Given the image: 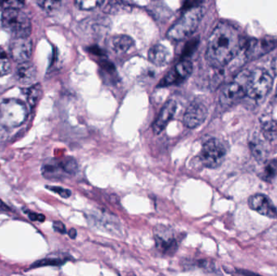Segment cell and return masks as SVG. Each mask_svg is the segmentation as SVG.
I'll list each match as a JSON object with an SVG mask.
<instances>
[{
  "label": "cell",
  "instance_id": "1",
  "mask_svg": "<svg viewBox=\"0 0 277 276\" xmlns=\"http://www.w3.org/2000/svg\"><path fill=\"white\" fill-rule=\"evenodd\" d=\"M239 31L229 22L221 21L214 29L208 39L206 60L213 67L227 65L239 52Z\"/></svg>",
  "mask_w": 277,
  "mask_h": 276
},
{
  "label": "cell",
  "instance_id": "2",
  "mask_svg": "<svg viewBox=\"0 0 277 276\" xmlns=\"http://www.w3.org/2000/svg\"><path fill=\"white\" fill-rule=\"evenodd\" d=\"M204 15L202 7L189 8L169 30L167 37L174 41H182L194 34Z\"/></svg>",
  "mask_w": 277,
  "mask_h": 276
},
{
  "label": "cell",
  "instance_id": "3",
  "mask_svg": "<svg viewBox=\"0 0 277 276\" xmlns=\"http://www.w3.org/2000/svg\"><path fill=\"white\" fill-rule=\"evenodd\" d=\"M1 21L3 27L14 38H29L32 30L30 17L20 8H5Z\"/></svg>",
  "mask_w": 277,
  "mask_h": 276
},
{
  "label": "cell",
  "instance_id": "4",
  "mask_svg": "<svg viewBox=\"0 0 277 276\" xmlns=\"http://www.w3.org/2000/svg\"><path fill=\"white\" fill-rule=\"evenodd\" d=\"M28 118V108L18 99H5L0 103V124L5 128L21 126Z\"/></svg>",
  "mask_w": 277,
  "mask_h": 276
},
{
  "label": "cell",
  "instance_id": "5",
  "mask_svg": "<svg viewBox=\"0 0 277 276\" xmlns=\"http://www.w3.org/2000/svg\"><path fill=\"white\" fill-rule=\"evenodd\" d=\"M272 84L273 79L265 69L256 68L246 77L244 85L245 95L256 100L263 98L269 93Z\"/></svg>",
  "mask_w": 277,
  "mask_h": 276
},
{
  "label": "cell",
  "instance_id": "6",
  "mask_svg": "<svg viewBox=\"0 0 277 276\" xmlns=\"http://www.w3.org/2000/svg\"><path fill=\"white\" fill-rule=\"evenodd\" d=\"M226 156V148L221 141L212 138L203 144L200 158L204 166L209 169L217 168L224 161Z\"/></svg>",
  "mask_w": 277,
  "mask_h": 276
},
{
  "label": "cell",
  "instance_id": "7",
  "mask_svg": "<svg viewBox=\"0 0 277 276\" xmlns=\"http://www.w3.org/2000/svg\"><path fill=\"white\" fill-rule=\"evenodd\" d=\"M78 170L77 163L73 158L64 160H50L42 166V174L47 178H61L65 176L74 175Z\"/></svg>",
  "mask_w": 277,
  "mask_h": 276
},
{
  "label": "cell",
  "instance_id": "8",
  "mask_svg": "<svg viewBox=\"0 0 277 276\" xmlns=\"http://www.w3.org/2000/svg\"><path fill=\"white\" fill-rule=\"evenodd\" d=\"M156 247L159 252L167 256H172L178 251V242L171 229L158 225L154 229Z\"/></svg>",
  "mask_w": 277,
  "mask_h": 276
},
{
  "label": "cell",
  "instance_id": "9",
  "mask_svg": "<svg viewBox=\"0 0 277 276\" xmlns=\"http://www.w3.org/2000/svg\"><path fill=\"white\" fill-rule=\"evenodd\" d=\"M193 71V64L189 60H182L169 71L160 80L159 86L167 87L171 85H179L186 80Z\"/></svg>",
  "mask_w": 277,
  "mask_h": 276
},
{
  "label": "cell",
  "instance_id": "10",
  "mask_svg": "<svg viewBox=\"0 0 277 276\" xmlns=\"http://www.w3.org/2000/svg\"><path fill=\"white\" fill-rule=\"evenodd\" d=\"M207 116V107L203 103L194 101L186 108L183 117V123L187 128L195 129L204 123Z\"/></svg>",
  "mask_w": 277,
  "mask_h": 276
},
{
  "label": "cell",
  "instance_id": "11",
  "mask_svg": "<svg viewBox=\"0 0 277 276\" xmlns=\"http://www.w3.org/2000/svg\"><path fill=\"white\" fill-rule=\"evenodd\" d=\"M32 52L33 42L29 38H14L11 42V56L18 63L30 62Z\"/></svg>",
  "mask_w": 277,
  "mask_h": 276
},
{
  "label": "cell",
  "instance_id": "12",
  "mask_svg": "<svg viewBox=\"0 0 277 276\" xmlns=\"http://www.w3.org/2000/svg\"><path fill=\"white\" fill-rule=\"evenodd\" d=\"M248 204L252 210L257 211L261 215L272 219L277 218L276 208L269 198L264 195L257 194L251 196L248 200Z\"/></svg>",
  "mask_w": 277,
  "mask_h": 276
},
{
  "label": "cell",
  "instance_id": "13",
  "mask_svg": "<svg viewBox=\"0 0 277 276\" xmlns=\"http://www.w3.org/2000/svg\"><path fill=\"white\" fill-rule=\"evenodd\" d=\"M276 46V37H266L260 40L253 39L248 42L246 54L252 59L260 57L272 50Z\"/></svg>",
  "mask_w": 277,
  "mask_h": 276
},
{
  "label": "cell",
  "instance_id": "14",
  "mask_svg": "<svg viewBox=\"0 0 277 276\" xmlns=\"http://www.w3.org/2000/svg\"><path fill=\"white\" fill-rule=\"evenodd\" d=\"M245 95V89L239 82L234 81L226 85L220 93L219 101L224 106H231L243 98Z\"/></svg>",
  "mask_w": 277,
  "mask_h": 276
},
{
  "label": "cell",
  "instance_id": "15",
  "mask_svg": "<svg viewBox=\"0 0 277 276\" xmlns=\"http://www.w3.org/2000/svg\"><path fill=\"white\" fill-rule=\"evenodd\" d=\"M177 109V102L174 100H169L162 109L160 111L157 119L153 123V129L155 134H159L162 132L164 128L167 127V124L171 119L174 118Z\"/></svg>",
  "mask_w": 277,
  "mask_h": 276
},
{
  "label": "cell",
  "instance_id": "16",
  "mask_svg": "<svg viewBox=\"0 0 277 276\" xmlns=\"http://www.w3.org/2000/svg\"><path fill=\"white\" fill-rule=\"evenodd\" d=\"M15 77L18 83L22 85H33L37 77L35 66L30 62L19 63L16 67Z\"/></svg>",
  "mask_w": 277,
  "mask_h": 276
},
{
  "label": "cell",
  "instance_id": "17",
  "mask_svg": "<svg viewBox=\"0 0 277 276\" xmlns=\"http://www.w3.org/2000/svg\"><path fill=\"white\" fill-rule=\"evenodd\" d=\"M172 54L167 46L162 44H156L149 51V60L154 65L162 67L171 61Z\"/></svg>",
  "mask_w": 277,
  "mask_h": 276
},
{
  "label": "cell",
  "instance_id": "18",
  "mask_svg": "<svg viewBox=\"0 0 277 276\" xmlns=\"http://www.w3.org/2000/svg\"><path fill=\"white\" fill-rule=\"evenodd\" d=\"M134 45V41L127 35H116L111 38L109 46L115 53H122L127 52Z\"/></svg>",
  "mask_w": 277,
  "mask_h": 276
},
{
  "label": "cell",
  "instance_id": "19",
  "mask_svg": "<svg viewBox=\"0 0 277 276\" xmlns=\"http://www.w3.org/2000/svg\"><path fill=\"white\" fill-rule=\"evenodd\" d=\"M277 176V157L270 160L263 170L262 178L267 182H271Z\"/></svg>",
  "mask_w": 277,
  "mask_h": 276
},
{
  "label": "cell",
  "instance_id": "20",
  "mask_svg": "<svg viewBox=\"0 0 277 276\" xmlns=\"http://www.w3.org/2000/svg\"><path fill=\"white\" fill-rule=\"evenodd\" d=\"M104 1L101 0H77L75 1V5L78 9L83 11H90L98 8L104 4Z\"/></svg>",
  "mask_w": 277,
  "mask_h": 276
},
{
  "label": "cell",
  "instance_id": "21",
  "mask_svg": "<svg viewBox=\"0 0 277 276\" xmlns=\"http://www.w3.org/2000/svg\"><path fill=\"white\" fill-rule=\"evenodd\" d=\"M42 89L40 85H34L28 92V102L34 108L42 97Z\"/></svg>",
  "mask_w": 277,
  "mask_h": 276
},
{
  "label": "cell",
  "instance_id": "22",
  "mask_svg": "<svg viewBox=\"0 0 277 276\" xmlns=\"http://www.w3.org/2000/svg\"><path fill=\"white\" fill-rule=\"evenodd\" d=\"M10 71V60L2 48H0V77L8 75Z\"/></svg>",
  "mask_w": 277,
  "mask_h": 276
},
{
  "label": "cell",
  "instance_id": "23",
  "mask_svg": "<svg viewBox=\"0 0 277 276\" xmlns=\"http://www.w3.org/2000/svg\"><path fill=\"white\" fill-rule=\"evenodd\" d=\"M65 261V259H60V258H51V257H49L47 259H42V260L36 262L33 265V267H38V266H59V265L64 264Z\"/></svg>",
  "mask_w": 277,
  "mask_h": 276
},
{
  "label": "cell",
  "instance_id": "24",
  "mask_svg": "<svg viewBox=\"0 0 277 276\" xmlns=\"http://www.w3.org/2000/svg\"><path fill=\"white\" fill-rule=\"evenodd\" d=\"M263 133L266 138L272 140L277 136V123L275 122H267L263 126Z\"/></svg>",
  "mask_w": 277,
  "mask_h": 276
},
{
  "label": "cell",
  "instance_id": "25",
  "mask_svg": "<svg viewBox=\"0 0 277 276\" xmlns=\"http://www.w3.org/2000/svg\"><path fill=\"white\" fill-rule=\"evenodd\" d=\"M38 4L46 12H53V10H56L60 7V2H58V1H40V2H38Z\"/></svg>",
  "mask_w": 277,
  "mask_h": 276
},
{
  "label": "cell",
  "instance_id": "26",
  "mask_svg": "<svg viewBox=\"0 0 277 276\" xmlns=\"http://www.w3.org/2000/svg\"><path fill=\"white\" fill-rule=\"evenodd\" d=\"M47 189L54 192V193L58 194L59 196H61L62 198H64V199H68V198H69L71 196V190L60 187V186H47Z\"/></svg>",
  "mask_w": 277,
  "mask_h": 276
},
{
  "label": "cell",
  "instance_id": "27",
  "mask_svg": "<svg viewBox=\"0 0 277 276\" xmlns=\"http://www.w3.org/2000/svg\"><path fill=\"white\" fill-rule=\"evenodd\" d=\"M28 214L29 218H30L31 220L33 221H39V222H43L45 219H46V217L45 215H42V214L35 213V212H26Z\"/></svg>",
  "mask_w": 277,
  "mask_h": 276
},
{
  "label": "cell",
  "instance_id": "28",
  "mask_svg": "<svg viewBox=\"0 0 277 276\" xmlns=\"http://www.w3.org/2000/svg\"><path fill=\"white\" fill-rule=\"evenodd\" d=\"M53 228L58 233H62V234L67 233V229H66L65 225L62 223L61 221L53 222Z\"/></svg>",
  "mask_w": 277,
  "mask_h": 276
},
{
  "label": "cell",
  "instance_id": "29",
  "mask_svg": "<svg viewBox=\"0 0 277 276\" xmlns=\"http://www.w3.org/2000/svg\"><path fill=\"white\" fill-rule=\"evenodd\" d=\"M68 235H69V237H71V238L74 239L76 237L77 233H76V230H75V229H71L68 231Z\"/></svg>",
  "mask_w": 277,
  "mask_h": 276
},
{
  "label": "cell",
  "instance_id": "30",
  "mask_svg": "<svg viewBox=\"0 0 277 276\" xmlns=\"http://www.w3.org/2000/svg\"><path fill=\"white\" fill-rule=\"evenodd\" d=\"M276 95H277V87H276Z\"/></svg>",
  "mask_w": 277,
  "mask_h": 276
}]
</instances>
